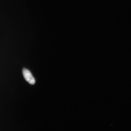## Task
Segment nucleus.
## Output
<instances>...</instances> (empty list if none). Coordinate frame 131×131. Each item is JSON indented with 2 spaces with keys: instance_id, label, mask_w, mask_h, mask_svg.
Listing matches in <instances>:
<instances>
[{
  "instance_id": "obj_1",
  "label": "nucleus",
  "mask_w": 131,
  "mask_h": 131,
  "mask_svg": "<svg viewBox=\"0 0 131 131\" xmlns=\"http://www.w3.org/2000/svg\"><path fill=\"white\" fill-rule=\"evenodd\" d=\"M23 73L26 81L31 84L34 85L35 84V79L29 70L25 68H24L23 70Z\"/></svg>"
}]
</instances>
